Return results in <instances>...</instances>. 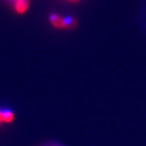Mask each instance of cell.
<instances>
[{"label":"cell","instance_id":"cell-1","mask_svg":"<svg viewBox=\"0 0 146 146\" xmlns=\"http://www.w3.org/2000/svg\"><path fill=\"white\" fill-rule=\"evenodd\" d=\"M13 7L17 14L23 15L29 10V0H12Z\"/></svg>","mask_w":146,"mask_h":146},{"label":"cell","instance_id":"cell-2","mask_svg":"<svg viewBox=\"0 0 146 146\" xmlns=\"http://www.w3.org/2000/svg\"><path fill=\"white\" fill-rule=\"evenodd\" d=\"M49 21L50 25L56 29H63V17L57 13H51L49 16Z\"/></svg>","mask_w":146,"mask_h":146},{"label":"cell","instance_id":"cell-3","mask_svg":"<svg viewBox=\"0 0 146 146\" xmlns=\"http://www.w3.org/2000/svg\"><path fill=\"white\" fill-rule=\"evenodd\" d=\"M63 29H72L76 25V21L72 16H65L63 17Z\"/></svg>","mask_w":146,"mask_h":146},{"label":"cell","instance_id":"cell-4","mask_svg":"<svg viewBox=\"0 0 146 146\" xmlns=\"http://www.w3.org/2000/svg\"><path fill=\"white\" fill-rule=\"evenodd\" d=\"M3 120L5 123H11L14 121L15 115L11 110L6 109L3 110Z\"/></svg>","mask_w":146,"mask_h":146},{"label":"cell","instance_id":"cell-5","mask_svg":"<svg viewBox=\"0 0 146 146\" xmlns=\"http://www.w3.org/2000/svg\"><path fill=\"white\" fill-rule=\"evenodd\" d=\"M2 123H4V120H3V110H0V124Z\"/></svg>","mask_w":146,"mask_h":146},{"label":"cell","instance_id":"cell-6","mask_svg":"<svg viewBox=\"0 0 146 146\" xmlns=\"http://www.w3.org/2000/svg\"><path fill=\"white\" fill-rule=\"evenodd\" d=\"M69 2H72V3H76V2H78L79 0H68Z\"/></svg>","mask_w":146,"mask_h":146},{"label":"cell","instance_id":"cell-7","mask_svg":"<svg viewBox=\"0 0 146 146\" xmlns=\"http://www.w3.org/2000/svg\"><path fill=\"white\" fill-rule=\"evenodd\" d=\"M48 146H61V145H56V144H52V145H50Z\"/></svg>","mask_w":146,"mask_h":146}]
</instances>
